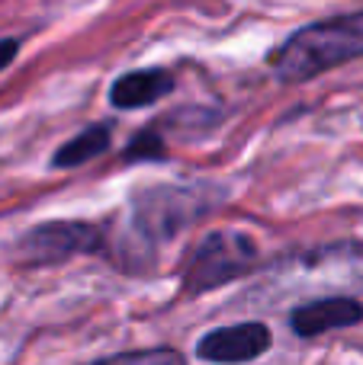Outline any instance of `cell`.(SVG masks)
<instances>
[{
  "label": "cell",
  "mask_w": 363,
  "mask_h": 365,
  "mask_svg": "<svg viewBox=\"0 0 363 365\" xmlns=\"http://www.w3.org/2000/svg\"><path fill=\"white\" fill-rule=\"evenodd\" d=\"M357 58H363V16H338L296 29L270 55V68L283 83H306Z\"/></svg>",
  "instance_id": "obj_1"
},
{
  "label": "cell",
  "mask_w": 363,
  "mask_h": 365,
  "mask_svg": "<svg viewBox=\"0 0 363 365\" xmlns=\"http://www.w3.org/2000/svg\"><path fill=\"white\" fill-rule=\"evenodd\" d=\"M203 189H187V186H148L139 189L132 195V225L135 237L141 240L145 250L158 244H167L171 237H177L184 227H190L193 221H199L209 212Z\"/></svg>",
  "instance_id": "obj_2"
},
{
  "label": "cell",
  "mask_w": 363,
  "mask_h": 365,
  "mask_svg": "<svg viewBox=\"0 0 363 365\" xmlns=\"http://www.w3.org/2000/svg\"><path fill=\"white\" fill-rule=\"evenodd\" d=\"M257 266V244L244 231H209L184 263V295H203Z\"/></svg>",
  "instance_id": "obj_3"
},
{
  "label": "cell",
  "mask_w": 363,
  "mask_h": 365,
  "mask_svg": "<svg viewBox=\"0 0 363 365\" xmlns=\"http://www.w3.org/2000/svg\"><path fill=\"white\" fill-rule=\"evenodd\" d=\"M16 250L29 266L64 263L77 253H106V231L94 221H45L19 240Z\"/></svg>",
  "instance_id": "obj_4"
},
{
  "label": "cell",
  "mask_w": 363,
  "mask_h": 365,
  "mask_svg": "<svg viewBox=\"0 0 363 365\" xmlns=\"http://www.w3.org/2000/svg\"><path fill=\"white\" fill-rule=\"evenodd\" d=\"M274 343L267 324L261 321H244L235 327H219L212 334H206L197 343V356L206 362H219V365H238V362H251L257 356H264Z\"/></svg>",
  "instance_id": "obj_5"
},
{
  "label": "cell",
  "mask_w": 363,
  "mask_h": 365,
  "mask_svg": "<svg viewBox=\"0 0 363 365\" xmlns=\"http://www.w3.org/2000/svg\"><path fill=\"white\" fill-rule=\"evenodd\" d=\"M363 321V304L357 298H319V302L299 304L289 317L299 336H322L328 330H344Z\"/></svg>",
  "instance_id": "obj_6"
},
{
  "label": "cell",
  "mask_w": 363,
  "mask_h": 365,
  "mask_svg": "<svg viewBox=\"0 0 363 365\" xmlns=\"http://www.w3.org/2000/svg\"><path fill=\"white\" fill-rule=\"evenodd\" d=\"M177 77L167 68H141V71H129V74L116 77L109 87V103L116 109H145L154 106L158 100L174 93Z\"/></svg>",
  "instance_id": "obj_7"
},
{
  "label": "cell",
  "mask_w": 363,
  "mask_h": 365,
  "mask_svg": "<svg viewBox=\"0 0 363 365\" xmlns=\"http://www.w3.org/2000/svg\"><path fill=\"white\" fill-rule=\"evenodd\" d=\"M109 141H113V125H109V122H96V125L84 128L81 135H74L71 141H64L55 151V158H51V167H58V170L81 167V164H87V160L100 158L109 148Z\"/></svg>",
  "instance_id": "obj_8"
},
{
  "label": "cell",
  "mask_w": 363,
  "mask_h": 365,
  "mask_svg": "<svg viewBox=\"0 0 363 365\" xmlns=\"http://www.w3.org/2000/svg\"><path fill=\"white\" fill-rule=\"evenodd\" d=\"M90 365H187V359L171 346L158 349H139V353H116L106 359H96Z\"/></svg>",
  "instance_id": "obj_9"
},
{
  "label": "cell",
  "mask_w": 363,
  "mask_h": 365,
  "mask_svg": "<svg viewBox=\"0 0 363 365\" xmlns=\"http://www.w3.org/2000/svg\"><path fill=\"white\" fill-rule=\"evenodd\" d=\"M122 158H126L129 164H139V160H164L167 148H164V138H161V128H154V125L141 128V132L129 141Z\"/></svg>",
  "instance_id": "obj_10"
},
{
  "label": "cell",
  "mask_w": 363,
  "mask_h": 365,
  "mask_svg": "<svg viewBox=\"0 0 363 365\" xmlns=\"http://www.w3.org/2000/svg\"><path fill=\"white\" fill-rule=\"evenodd\" d=\"M19 55V38H0V71H6Z\"/></svg>",
  "instance_id": "obj_11"
}]
</instances>
